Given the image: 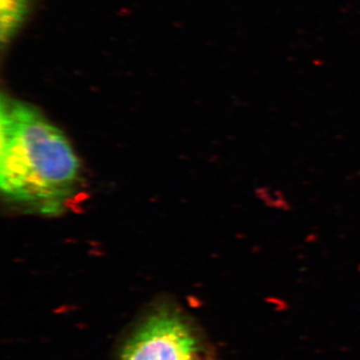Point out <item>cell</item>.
<instances>
[{"instance_id": "obj_1", "label": "cell", "mask_w": 360, "mask_h": 360, "mask_svg": "<svg viewBox=\"0 0 360 360\" xmlns=\"http://www.w3.org/2000/svg\"><path fill=\"white\" fill-rule=\"evenodd\" d=\"M0 186L9 202L56 217L80 184L79 158L70 139L30 104L2 96Z\"/></svg>"}, {"instance_id": "obj_2", "label": "cell", "mask_w": 360, "mask_h": 360, "mask_svg": "<svg viewBox=\"0 0 360 360\" xmlns=\"http://www.w3.org/2000/svg\"><path fill=\"white\" fill-rule=\"evenodd\" d=\"M195 340L182 317L169 309L150 315L123 349L122 360H193Z\"/></svg>"}, {"instance_id": "obj_3", "label": "cell", "mask_w": 360, "mask_h": 360, "mask_svg": "<svg viewBox=\"0 0 360 360\" xmlns=\"http://www.w3.org/2000/svg\"><path fill=\"white\" fill-rule=\"evenodd\" d=\"M30 0H1V32L2 42L8 41L22 25L30 9Z\"/></svg>"}, {"instance_id": "obj_4", "label": "cell", "mask_w": 360, "mask_h": 360, "mask_svg": "<svg viewBox=\"0 0 360 360\" xmlns=\"http://www.w3.org/2000/svg\"><path fill=\"white\" fill-rule=\"evenodd\" d=\"M193 360H194V359H193Z\"/></svg>"}]
</instances>
